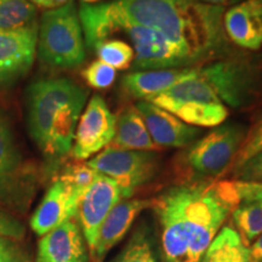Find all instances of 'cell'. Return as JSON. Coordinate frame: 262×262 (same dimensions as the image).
<instances>
[{
  "label": "cell",
  "mask_w": 262,
  "mask_h": 262,
  "mask_svg": "<svg viewBox=\"0 0 262 262\" xmlns=\"http://www.w3.org/2000/svg\"><path fill=\"white\" fill-rule=\"evenodd\" d=\"M152 201L162 229L163 262H201L241 204L233 181L183 183Z\"/></svg>",
  "instance_id": "obj_1"
},
{
  "label": "cell",
  "mask_w": 262,
  "mask_h": 262,
  "mask_svg": "<svg viewBox=\"0 0 262 262\" xmlns=\"http://www.w3.org/2000/svg\"><path fill=\"white\" fill-rule=\"evenodd\" d=\"M133 24L159 32L191 58L193 64L227 56L225 6L199 0H113Z\"/></svg>",
  "instance_id": "obj_2"
},
{
  "label": "cell",
  "mask_w": 262,
  "mask_h": 262,
  "mask_svg": "<svg viewBox=\"0 0 262 262\" xmlns=\"http://www.w3.org/2000/svg\"><path fill=\"white\" fill-rule=\"evenodd\" d=\"M79 19L85 45L96 44L123 33L135 52L133 66L136 71H157L185 68L193 66L187 55L163 37L159 32L133 24L120 14L113 2L85 4L79 8Z\"/></svg>",
  "instance_id": "obj_3"
},
{
  "label": "cell",
  "mask_w": 262,
  "mask_h": 262,
  "mask_svg": "<svg viewBox=\"0 0 262 262\" xmlns=\"http://www.w3.org/2000/svg\"><path fill=\"white\" fill-rule=\"evenodd\" d=\"M37 55L42 63L57 70H72L85 60V42L74 0L41 15Z\"/></svg>",
  "instance_id": "obj_4"
},
{
  "label": "cell",
  "mask_w": 262,
  "mask_h": 262,
  "mask_svg": "<svg viewBox=\"0 0 262 262\" xmlns=\"http://www.w3.org/2000/svg\"><path fill=\"white\" fill-rule=\"evenodd\" d=\"M245 135L247 129L242 124L216 126L185 150L180 160L185 175L191 182L215 181L233 166Z\"/></svg>",
  "instance_id": "obj_5"
},
{
  "label": "cell",
  "mask_w": 262,
  "mask_h": 262,
  "mask_svg": "<svg viewBox=\"0 0 262 262\" xmlns=\"http://www.w3.org/2000/svg\"><path fill=\"white\" fill-rule=\"evenodd\" d=\"M145 101L168 111L182 122L196 127L219 126L228 116L227 108L220 97L199 75L180 81L170 89Z\"/></svg>",
  "instance_id": "obj_6"
},
{
  "label": "cell",
  "mask_w": 262,
  "mask_h": 262,
  "mask_svg": "<svg viewBox=\"0 0 262 262\" xmlns=\"http://www.w3.org/2000/svg\"><path fill=\"white\" fill-rule=\"evenodd\" d=\"M88 96L83 86L68 78H45L32 83L27 89L28 133L39 148L47 145L52 119L64 104Z\"/></svg>",
  "instance_id": "obj_7"
},
{
  "label": "cell",
  "mask_w": 262,
  "mask_h": 262,
  "mask_svg": "<svg viewBox=\"0 0 262 262\" xmlns=\"http://www.w3.org/2000/svg\"><path fill=\"white\" fill-rule=\"evenodd\" d=\"M198 75L205 80L232 108L250 104L260 89V71L250 58L231 56L198 67Z\"/></svg>",
  "instance_id": "obj_8"
},
{
  "label": "cell",
  "mask_w": 262,
  "mask_h": 262,
  "mask_svg": "<svg viewBox=\"0 0 262 262\" xmlns=\"http://www.w3.org/2000/svg\"><path fill=\"white\" fill-rule=\"evenodd\" d=\"M98 173L113 179L127 199L156 176L159 157L150 150H130L107 146L86 163Z\"/></svg>",
  "instance_id": "obj_9"
},
{
  "label": "cell",
  "mask_w": 262,
  "mask_h": 262,
  "mask_svg": "<svg viewBox=\"0 0 262 262\" xmlns=\"http://www.w3.org/2000/svg\"><path fill=\"white\" fill-rule=\"evenodd\" d=\"M117 117L106 101L94 95L78 122L71 153L77 160H85L111 145L116 135Z\"/></svg>",
  "instance_id": "obj_10"
},
{
  "label": "cell",
  "mask_w": 262,
  "mask_h": 262,
  "mask_svg": "<svg viewBox=\"0 0 262 262\" xmlns=\"http://www.w3.org/2000/svg\"><path fill=\"white\" fill-rule=\"evenodd\" d=\"M123 199L122 189L118 183L113 179L98 172L93 183L81 195L77 216L91 255L94 254L98 231L104 219Z\"/></svg>",
  "instance_id": "obj_11"
},
{
  "label": "cell",
  "mask_w": 262,
  "mask_h": 262,
  "mask_svg": "<svg viewBox=\"0 0 262 262\" xmlns=\"http://www.w3.org/2000/svg\"><path fill=\"white\" fill-rule=\"evenodd\" d=\"M38 28L0 32V88L15 85L32 68L37 56Z\"/></svg>",
  "instance_id": "obj_12"
},
{
  "label": "cell",
  "mask_w": 262,
  "mask_h": 262,
  "mask_svg": "<svg viewBox=\"0 0 262 262\" xmlns=\"http://www.w3.org/2000/svg\"><path fill=\"white\" fill-rule=\"evenodd\" d=\"M135 107L142 116L153 142L159 148H183L201 136V127L182 122L172 113L148 101H139Z\"/></svg>",
  "instance_id": "obj_13"
},
{
  "label": "cell",
  "mask_w": 262,
  "mask_h": 262,
  "mask_svg": "<svg viewBox=\"0 0 262 262\" xmlns=\"http://www.w3.org/2000/svg\"><path fill=\"white\" fill-rule=\"evenodd\" d=\"M80 193L68 183L57 179L49 187L44 198L33 214L31 227L38 235H44L77 215Z\"/></svg>",
  "instance_id": "obj_14"
},
{
  "label": "cell",
  "mask_w": 262,
  "mask_h": 262,
  "mask_svg": "<svg viewBox=\"0 0 262 262\" xmlns=\"http://www.w3.org/2000/svg\"><path fill=\"white\" fill-rule=\"evenodd\" d=\"M226 37L238 48L255 51L262 47V0H244L225 11Z\"/></svg>",
  "instance_id": "obj_15"
},
{
  "label": "cell",
  "mask_w": 262,
  "mask_h": 262,
  "mask_svg": "<svg viewBox=\"0 0 262 262\" xmlns=\"http://www.w3.org/2000/svg\"><path fill=\"white\" fill-rule=\"evenodd\" d=\"M152 204L153 201L150 199H123L118 203L98 231L96 247L91 255L95 261H102L108 251L125 237L140 212L150 208Z\"/></svg>",
  "instance_id": "obj_16"
},
{
  "label": "cell",
  "mask_w": 262,
  "mask_h": 262,
  "mask_svg": "<svg viewBox=\"0 0 262 262\" xmlns=\"http://www.w3.org/2000/svg\"><path fill=\"white\" fill-rule=\"evenodd\" d=\"M86 249L79 226L73 219L42 235L38 262H86Z\"/></svg>",
  "instance_id": "obj_17"
},
{
  "label": "cell",
  "mask_w": 262,
  "mask_h": 262,
  "mask_svg": "<svg viewBox=\"0 0 262 262\" xmlns=\"http://www.w3.org/2000/svg\"><path fill=\"white\" fill-rule=\"evenodd\" d=\"M24 162L9 118L0 111V199L10 201L25 186Z\"/></svg>",
  "instance_id": "obj_18"
},
{
  "label": "cell",
  "mask_w": 262,
  "mask_h": 262,
  "mask_svg": "<svg viewBox=\"0 0 262 262\" xmlns=\"http://www.w3.org/2000/svg\"><path fill=\"white\" fill-rule=\"evenodd\" d=\"M194 77H198V67L136 71L124 75L122 86L129 96L142 101L170 89L180 81Z\"/></svg>",
  "instance_id": "obj_19"
},
{
  "label": "cell",
  "mask_w": 262,
  "mask_h": 262,
  "mask_svg": "<svg viewBox=\"0 0 262 262\" xmlns=\"http://www.w3.org/2000/svg\"><path fill=\"white\" fill-rule=\"evenodd\" d=\"M88 96H83L64 104L52 119L47 145L42 153L49 158H61L71 152L78 122L86 102Z\"/></svg>",
  "instance_id": "obj_20"
},
{
  "label": "cell",
  "mask_w": 262,
  "mask_h": 262,
  "mask_svg": "<svg viewBox=\"0 0 262 262\" xmlns=\"http://www.w3.org/2000/svg\"><path fill=\"white\" fill-rule=\"evenodd\" d=\"M130 150H158L153 142L143 118L135 106H127L117 117L116 135L111 145Z\"/></svg>",
  "instance_id": "obj_21"
},
{
  "label": "cell",
  "mask_w": 262,
  "mask_h": 262,
  "mask_svg": "<svg viewBox=\"0 0 262 262\" xmlns=\"http://www.w3.org/2000/svg\"><path fill=\"white\" fill-rule=\"evenodd\" d=\"M201 262H250L249 248L231 226H225L206 249Z\"/></svg>",
  "instance_id": "obj_22"
},
{
  "label": "cell",
  "mask_w": 262,
  "mask_h": 262,
  "mask_svg": "<svg viewBox=\"0 0 262 262\" xmlns=\"http://www.w3.org/2000/svg\"><path fill=\"white\" fill-rule=\"evenodd\" d=\"M37 6L29 0H0V32L38 27Z\"/></svg>",
  "instance_id": "obj_23"
},
{
  "label": "cell",
  "mask_w": 262,
  "mask_h": 262,
  "mask_svg": "<svg viewBox=\"0 0 262 262\" xmlns=\"http://www.w3.org/2000/svg\"><path fill=\"white\" fill-rule=\"evenodd\" d=\"M232 221L242 242L249 247L262 233V203H241L232 211Z\"/></svg>",
  "instance_id": "obj_24"
},
{
  "label": "cell",
  "mask_w": 262,
  "mask_h": 262,
  "mask_svg": "<svg viewBox=\"0 0 262 262\" xmlns=\"http://www.w3.org/2000/svg\"><path fill=\"white\" fill-rule=\"evenodd\" d=\"M94 50L98 60L110 64L114 70H129L135 58L133 47L123 39H106L95 45Z\"/></svg>",
  "instance_id": "obj_25"
},
{
  "label": "cell",
  "mask_w": 262,
  "mask_h": 262,
  "mask_svg": "<svg viewBox=\"0 0 262 262\" xmlns=\"http://www.w3.org/2000/svg\"><path fill=\"white\" fill-rule=\"evenodd\" d=\"M112 262H156L152 241L146 228H140Z\"/></svg>",
  "instance_id": "obj_26"
},
{
  "label": "cell",
  "mask_w": 262,
  "mask_h": 262,
  "mask_svg": "<svg viewBox=\"0 0 262 262\" xmlns=\"http://www.w3.org/2000/svg\"><path fill=\"white\" fill-rule=\"evenodd\" d=\"M84 80L88 85L96 90H106L114 84L117 79V70L111 67L110 64L97 60L91 62L83 71Z\"/></svg>",
  "instance_id": "obj_27"
},
{
  "label": "cell",
  "mask_w": 262,
  "mask_h": 262,
  "mask_svg": "<svg viewBox=\"0 0 262 262\" xmlns=\"http://www.w3.org/2000/svg\"><path fill=\"white\" fill-rule=\"evenodd\" d=\"M96 175L97 172L91 169L88 164L75 163L68 165L58 179L68 183L72 188H74L75 191L83 195L86 188L93 183Z\"/></svg>",
  "instance_id": "obj_28"
},
{
  "label": "cell",
  "mask_w": 262,
  "mask_h": 262,
  "mask_svg": "<svg viewBox=\"0 0 262 262\" xmlns=\"http://www.w3.org/2000/svg\"><path fill=\"white\" fill-rule=\"evenodd\" d=\"M258 153H262V117L245 135L243 145L239 149L232 169L247 162L249 158L258 155Z\"/></svg>",
  "instance_id": "obj_29"
},
{
  "label": "cell",
  "mask_w": 262,
  "mask_h": 262,
  "mask_svg": "<svg viewBox=\"0 0 262 262\" xmlns=\"http://www.w3.org/2000/svg\"><path fill=\"white\" fill-rule=\"evenodd\" d=\"M231 171L235 181L262 182V153L251 157Z\"/></svg>",
  "instance_id": "obj_30"
},
{
  "label": "cell",
  "mask_w": 262,
  "mask_h": 262,
  "mask_svg": "<svg viewBox=\"0 0 262 262\" xmlns=\"http://www.w3.org/2000/svg\"><path fill=\"white\" fill-rule=\"evenodd\" d=\"M235 193L241 203H262V182H245L233 180Z\"/></svg>",
  "instance_id": "obj_31"
},
{
  "label": "cell",
  "mask_w": 262,
  "mask_h": 262,
  "mask_svg": "<svg viewBox=\"0 0 262 262\" xmlns=\"http://www.w3.org/2000/svg\"><path fill=\"white\" fill-rule=\"evenodd\" d=\"M0 235L10 239H21L25 235V227L16 219L0 212Z\"/></svg>",
  "instance_id": "obj_32"
},
{
  "label": "cell",
  "mask_w": 262,
  "mask_h": 262,
  "mask_svg": "<svg viewBox=\"0 0 262 262\" xmlns=\"http://www.w3.org/2000/svg\"><path fill=\"white\" fill-rule=\"evenodd\" d=\"M0 262H25L22 250L10 238L0 235Z\"/></svg>",
  "instance_id": "obj_33"
},
{
  "label": "cell",
  "mask_w": 262,
  "mask_h": 262,
  "mask_svg": "<svg viewBox=\"0 0 262 262\" xmlns=\"http://www.w3.org/2000/svg\"><path fill=\"white\" fill-rule=\"evenodd\" d=\"M250 262H262V233L255 239V243L249 249Z\"/></svg>",
  "instance_id": "obj_34"
},
{
  "label": "cell",
  "mask_w": 262,
  "mask_h": 262,
  "mask_svg": "<svg viewBox=\"0 0 262 262\" xmlns=\"http://www.w3.org/2000/svg\"><path fill=\"white\" fill-rule=\"evenodd\" d=\"M199 2L205 3L209 5H216V6H225L228 3H231L232 0H199Z\"/></svg>",
  "instance_id": "obj_35"
},
{
  "label": "cell",
  "mask_w": 262,
  "mask_h": 262,
  "mask_svg": "<svg viewBox=\"0 0 262 262\" xmlns=\"http://www.w3.org/2000/svg\"><path fill=\"white\" fill-rule=\"evenodd\" d=\"M70 0H49V4H48V9H56L60 8V6L67 4Z\"/></svg>",
  "instance_id": "obj_36"
},
{
  "label": "cell",
  "mask_w": 262,
  "mask_h": 262,
  "mask_svg": "<svg viewBox=\"0 0 262 262\" xmlns=\"http://www.w3.org/2000/svg\"><path fill=\"white\" fill-rule=\"evenodd\" d=\"M29 2L33 3L35 6H39V8H45L48 9L49 0H29Z\"/></svg>",
  "instance_id": "obj_37"
},
{
  "label": "cell",
  "mask_w": 262,
  "mask_h": 262,
  "mask_svg": "<svg viewBox=\"0 0 262 262\" xmlns=\"http://www.w3.org/2000/svg\"><path fill=\"white\" fill-rule=\"evenodd\" d=\"M81 2L85 3V4H97L101 0H81Z\"/></svg>",
  "instance_id": "obj_38"
},
{
  "label": "cell",
  "mask_w": 262,
  "mask_h": 262,
  "mask_svg": "<svg viewBox=\"0 0 262 262\" xmlns=\"http://www.w3.org/2000/svg\"><path fill=\"white\" fill-rule=\"evenodd\" d=\"M241 2H244V0H232L231 3L234 5V4H238V3H241Z\"/></svg>",
  "instance_id": "obj_39"
}]
</instances>
